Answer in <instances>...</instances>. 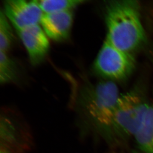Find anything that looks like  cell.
Wrapping results in <instances>:
<instances>
[{"label":"cell","mask_w":153,"mask_h":153,"mask_svg":"<svg viewBox=\"0 0 153 153\" xmlns=\"http://www.w3.org/2000/svg\"><path fill=\"white\" fill-rule=\"evenodd\" d=\"M149 105L138 91L133 90L121 94L111 129L119 136L134 137L141 125Z\"/></svg>","instance_id":"obj_3"},{"label":"cell","mask_w":153,"mask_h":153,"mask_svg":"<svg viewBox=\"0 0 153 153\" xmlns=\"http://www.w3.org/2000/svg\"><path fill=\"white\" fill-rule=\"evenodd\" d=\"M16 64L7 53L0 51V83L11 82L16 79Z\"/></svg>","instance_id":"obj_10"},{"label":"cell","mask_w":153,"mask_h":153,"mask_svg":"<svg viewBox=\"0 0 153 153\" xmlns=\"http://www.w3.org/2000/svg\"><path fill=\"white\" fill-rule=\"evenodd\" d=\"M74 21L73 10L55 13H43L41 26L52 40L61 42L68 38Z\"/></svg>","instance_id":"obj_7"},{"label":"cell","mask_w":153,"mask_h":153,"mask_svg":"<svg viewBox=\"0 0 153 153\" xmlns=\"http://www.w3.org/2000/svg\"><path fill=\"white\" fill-rule=\"evenodd\" d=\"M43 13H51L73 10L86 2L84 0H37Z\"/></svg>","instance_id":"obj_9"},{"label":"cell","mask_w":153,"mask_h":153,"mask_svg":"<svg viewBox=\"0 0 153 153\" xmlns=\"http://www.w3.org/2000/svg\"><path fill=\"white\" fill-rule=\"evenodd\" d=\"M134 137L142 152L153 153V100L149 103L141 125Z\"/></svg>","instance_id":"obj_8"},{"label":"cell","mask_w":153,"mask_h":153,"mask_svg":"<svg viewBox=\"0 0 153 153\" xmlns=\"http://www.w3.org/2000/svg\"><path fill=\"white\" fill-rule=\"evenodd\" d=\"M14 39L12 28L4 12L0 13V51L7 53Z\"/></svg>","instance_id":"obj_11"},{"label":"cell","mask_w":153,"mask_h":153,"mask_svg":"<svg viewBox=\"0 0 153 153\" xmlns=\"http://www.w3.org/2000/svg\"><path fill=\"white\" fill-rule=\"evenodd\" d=\"M25 46L31 62L37 65L43 62L50 48L49 41L42 27L34 25L16 31Z\"/></svg>","instance_id":"obj_6"},{"label":"cell","mask_w":153,"mask_h":153,"mask_svg":"<svg viewBox=\"0 0 153 153\" xmlns=\"http://www.w3.org/2000/svg\"><path fill=\"white\" fill-rule=\"evenodd\" d=\"M4 6V14L16 31L39 25L43 15L37 0H7Z\"/></svg>","instance_id":"obj_5"},{"label":"cell","mask_w":153,"mask_h":153,"mask_svg":"<svg viewBox=\"0 0 153 153\" xmlns=\"http://www.w3.org/2000/svg\"><path fill=\"white\" fill-rule=\"evenodd\" d=\"M121 94L114 81L105 80L86 87L80 97L85 114L95 126L111 129L113 116Z\"/></svg>","instance_id":"obj_2"},{"label":"cell","mask_w":153,"mask_h":153,"mask_svg":"<svg viewBox=\"0 0 153 153\" xmlns=\"http://www.w3.org/2000/svg\"><path fill=\"white\" fill-rule=\"evenodd\" d=\"M106 39L122 51L133 54L146 42L140 15V4L135 0L108 1L105 6Z\"/></svg>","instance_id":"obj_1"},{"label":"cell","mask_w":153,"mask_h":153,"mask_svg":"<svg viewBox=\"0 0 153 153\" xmlns=\"http://www.w3.org/2000/svg\"><path fill=\"white\" fill-rule=\"evenodd\" d=\"M135 66L133 54L119 49L105 38L96 58L94 69L105 80L115 82L126 79Z\"/></svg>","instance_id":"obj_4"}]
</instances>
